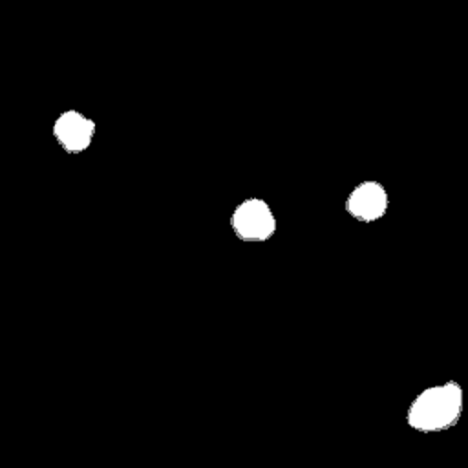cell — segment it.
Returning <instances> with one entry per match:
<instances>
[{
    "label": "cell",
    "mask_w": 468,
    "mask_h": 468,
    "mask_svg": "<svg viewBox=\"0 0 468 468\" xmlns=\"http://www.w3.org/2000/svg\"><path fill=\"white\" fill-rule=\"evenodd\" d=\"M230 227L243 241H263L276 232V218L263 199L249 197L232 212Z\"/></svg>",
    "instance_id": "obj_2"
},
{
    "label": "cell",
    "mask_w": 468,
    "mask_h": 468,
    "mask_svg": "<svg viewBox=\"0 0 468 468\" xmlns=\"http://www.w3.org/2000/svg\"><path fill=\"white\" fill-rule=\"evenodd\" d=\"M51 135L57 144L69 155H77L91 144L95 135V121L79 110H64L51 124Z\"/></svg>",
    "instance_id": "obj_3"
},
{
    "label": "cell",
    "mask_w": 468,
    "mask_h": 468,
    "mask_svg": "<svg viewBox=\"0 0 468 468\" xmlns=\"http://www.w3.org/2000/svg\"><path fill=\"white\" fill-rule=\"evenodd\" d=\"M388 210V194L378 181H362L346 199V212L358 221H377Z\"/></svg>",
    "instance_id": "obj_4"
},
{
    "label": "cell",
    "mask_w": 468,
    "mask_h": 468,
    "mask_svg": "<svg viewBox=\"0 0 468 468\" xmlns=\"http://www.w3.org/2000/svg\"><path fill=\"white\" fill-rule=\"evenodd\" d=\"M463 411V389L457 382L420 391L408 410V424L419 431H441L457 424Z\"/></svg>",
    "instance_id": "obj_1"
}]
</instances>
